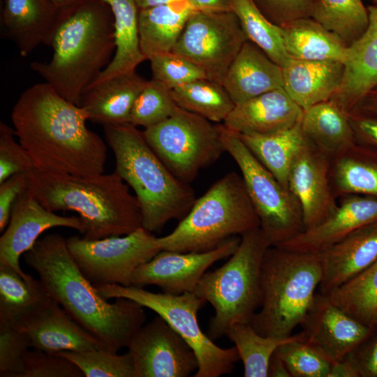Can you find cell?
Here are the masks:
<instances>
[{"mask_svg": "<svg viewBox=\"0 0 377 377\" xmlns=\"http://www.w3.org/2000/svg\"><path fill=\"white\" fill-rule=\"evenodd\" d=\"M94 286L98 293L106 300H132L163 318L195 352L198 369L194 377H219L229 374L240 360L235 346L221 348L202 331L197 315L205 302L193 292L171 295L152 293L133 286Z\"/></svg>", "mask_w": 377, "mask_h": 377, "instance_id": "9c48e42d", "label": "cell"}, {"mask_svg": "<svg viewBox=\"0 0 377 377\" xmlns=\"http://www.w3.org/2000/svg\"><path fill=\"white\" fill-rule=\"evenodd\" d=\"M127 348L135 377H186L198 369L193 350L158 315L133 334Z\"/></svg>", "mask_w": 377, "mask_h": 377, "instance_id": "5bb4252c", "label": "cell"}, {"mask_svg": "<svg viewBox=\"0 0 377 377\" xmlns=\"http://www.w3.org/2000/svg\"><path fill=\"white\" fill-rule=\"evenodd\" d=\"M50 299L39 279L0 263V327L16 328Z\"/></svg>", "mask_w": 377, "mask_h": 377, "instance_id": "1f68e13d", "label": "cell"}, {"mask_svg": "<svg viewBox=\"0 0 377 377\" xmlns=\"http://www.w3.org/2000/svg\"><path fill=\"white\" fill-rule=\"evenodd\" d=\"M260 227L242 175L230 172L215 182L168 235L161 250L204 252Z\"/></svg>", "mask_w": 377, "mask_h": 377, "instance_id": "52a82bcc", "label": "cell"}, {"mask_svg": "<svg viewBox=\"0 0 377 377\" xmlns=\"http://www.w3.org/2000/svg\"><path fill=\"white\" fill-rule=\"evenodd\" d=\"M30 172L13 175L0 183L1 232L4 231L8 224L11 210L16 200L29 187Z\"/></svg>", "mask_w": 377, "mask_h": 377, "instance_id": "c3c4849f", "label": "cell"}, {"mask_svg": "<svg viewBox=\"0 0 377 377\" xmlns=\"http://www.w3.org/2000/svg\"><path fill=\"white\" fill-rule=\"evenodd\" d=\"M103 127L115 158L114 171L133 190L139 202L142 226L153 232L170 220L182 219L196 200L189 184L170 171L136 126Z\"/></svg>", "mask_w": 377, "mask_h": 377, "instance_id": "5b68a950", "label": "cell"}, {"mask_svg": "<svg viewBox=\"0 0 377 377\" xmlns=\"http://www.w3.org/2000/svg\"><path fill=\"white\" fill-rule=\"evenodd\" d=\"M226 336L234 343L244 365L245 377H267L269 360L282 344L294 339L297 334L286 339L264 337L259 334L250 323H236L226 332Z\"/></svg>", "mask_w": 377, "mask_h": 377, "instance_id": "74e56055", "label": "cell"}, {"mask_svg": "<svg viewBox=\"0 0 377 377\" xmlns=\"http://www.w3.org/2000/svg\"><path fill=\"white\" fill-rule=\"evenodd\" d=\"M330 181L334 195L377 197V149L355 143L330 159Z\"/></svg>", "mask_w": 377, "mask_h": 377, "instance_id": "f546056e", "label": "cell"}, {"mask_svg": "<svg viewBox=\"0 0 377 377\" xmlns=\"http://www.w3.org/2000/svg\"><path fill=\"white\" fill-rule=\"evenodd\" d=\"M222 85L236 105L283 87V69L247 40L230 64Z\"/></svg>", "mask_w": 377, "mask_h": 377, "instance_id": "484cf974", "label": "cell"}, {"mask_svg": "<svg viewBox=\"0 0 377 377\" xmlns=\"http://www.w3.org/2000/svg\"><path fill=\"white\" fill-rule=\"evenodd\" d=\"M60 6L51 0H3L1 20L8 38L27 57L41 44L51 46Z\"/></svg>", "mask_w": 377, "mask_h": 377, "instance_id": "603a6c76", "label": "cell"}, {"mask_svg": "<svg viewBox=\"0 0 377 377\" xmlns=\"http://www.w3.org/2000/svg\"><path fill=\"white\" fill-rule=\"evenodd\" d=\"M371 4H377V0H369Z\"/></svg>", "mask_w": 377, "mask_h": 377, "instance_id": "91938a15", "label": "cell"}, {"mask_svg": "<svg viewBox=\"0 0 377 377\" xmlns=\"http://www.w3.org/2000/svg\"><path fill=\"white\" fill-rule=\"evenodd\" d=\"M28 190L51 212H77L88 239L125 235L142 227L138 199L115 171L77 176L34 170Z\"/></svg>", "mask_w": 377, "mask_h": 377, "instance_id": "277c9868", "label": "cell"}, {"mask_svg": "<svg viewBox=\"0 0 377 377\" xmlns=\"http://www.w3.org/2000/svg\"><path fill=\"white\" fill-rule=\"evenodd\" d=\"M54 3L58 6H65L73 1L74 0H51Z\"/></svg>", "mask_w": 377, "mask_h": 377, "instance_id": "6f0895ef", "label": "cell"}, {"mask_svg": "<svg viewBox=\"0 0 377 377\" xmlns=\"http://www.w3.org/2000/svg\"><path fill=\"white\" fill-rule=\"evenodd\" d=\"M300 125L309 141L330 159L356 143L349 113L332 99L304 110Z\"/></svg>", "mask_w": 377, "mask_h": 377, "instance_id": "f1b7e54d", "label": "cell"}, {"mask_svg": "<svg viewBox=\"0 0 377 377\" xmlns=\"http://www.w3.org/2000/svg\"><path fill=\"white\" fill-rule=\"evenodd\" d=\"M240 240V236H235L216 249L204 252L161 250L135 269L131 286H156L163 293L171 295L194 292L206 270L218 260L230 257Z\"/></svg>", "mask_w": 377, "mask_h": 377, "instance_id": "9a60e30c", "label": "cell"}, {"mask_svg": "<svg viewBox=\"0 0 377 377\" xmlns=\"http://www.w3.org/2000/svg\"><path fill=\"white\" fill-rule=\"evenodd\" d=\"M237 135L277 181L290 191L288 178L291 164L309 142L300 121L289 128L272 133Z\"/></svg>", "mask_w": 377, "mask_h": 377, "instance_id": "d6a6232c", "label": "cell"}, {"mask_svg": "<svg viewBox=\"0 0 377 377\" xmlns=\"http://www.w3.org/2000/svg\"><path fill=\"white\" fill-rule=\"evenodd\" d=\"M310 17L348 47L365 32L369 12L362 0H313Z\"/></svg>", "mask_w": 377, "mask_h": 377, "instance_id": "e575fe53", "label": "cell"}, {"mask_svg": "<svg viewBox=\"0 0 377 377\" xmlns=\"http://www.w3.org/2000/svg\"><path fill=\"white\" fill-rule=\"evenodd\" d=\"M23 259L38 274L49 297L108 350L117 353L127 347L145 324L142 305L126 298L110 302L98 293L79 269L61 235L39 238Z\"/></svg>", "mask_w": 377, "mask_h": 377, "instance_id": "7a4b0ae2", "label": "cell"}, {"mask_svg": "<svg viewBox=\"0 0 377 377\" xmlns=\"http://www.w3.org/2000/svg\"><path fill=\"white\" fill-rule=\"evenodd\" d=\"M16 328L28 335L31 348L47 353L107 350L52 299Z\"/></svg>", "mask_w": 377, "mask_h": 377, "instance_id": "ffe728a7", "label": "cell"}, {"mask_svg": "<svg viewBox=\"0 0 377 377\" xmlns=\"http://www.w3.org/2000/svg\"><path fill=\"white\" fill-rule=\"evenodd\" d=\"M151 233L140 227L121 236L100 239L73 236L66 240L74 261L94 285L129 286L135 269L161 251Z\"/></svg>", "mask_w": 377, "mask_h": 377, "instance_id": "7c38bea8", "label": "cell"}, {"mask_svg": "<svg viewBox=\"0 0 377 377\" xmlns=\"http://www.w3.org/2000/svg\"><path fill=\"white\" fill-rule=\"evenodd\" d=\"M313 1L253 0L266 18L279 27L294 20L310 17Z\"/></svg>", "mask_w": 377, "mask_h": 377, "instance_id": "7dc6e473", "label": "cell"}, {"mask_svg": "<svg viewBox=\"0 0 377 377\" xmlns=\"http://www.w3.org/2000/svg\"><path fill=\"white\" fill-rule=\"evenodd\" d=\"M322 275L320 253L269 247L261 267V304L251 325L264 337L292 336L313 304Z\"/></svg>", "mask_w": 377, "mask_h": 377, "instance_id": "8992f818", "label": "cell"}, {"mask_svg": "<svg viewBox=\"0 0 377 377\" xmlns=\"http://www.w3.org/2000/svg\"><path fill=\"white\" fill-rule=\"evenodd\" d=\"M142 134L170 171L186 184L226 152L220 124L178 106L170 117L145 128Z\"/></svg>", "mask_w": 377, "mask_h": 377, "instance_id": "8fae6325", "label": "cell"}, {"mask_svg": "<svg viewBox=\"0 0 377 377\" xmlns=\"http://www.w3.org/2000/svg\"><path fill=\"white\" fill-rule=\"evenodd\" d=\"M318 292L327 295L377 260V221L358 228L320 253Z\"/></svg>", "mask_w": 377, "mask_h": 377, "instance_id": "7402d4cb", "label": "cell"}, {"mask_svg": "<svg viewBox=\"0 0 377 377\" xmlns=\"http://www.w3.org/2000/svg\"><path fill=\"white\" fill-rule=\"evenodd\" d=\"M195 10H232L234 0H188Z\"/></svg>", "mask_w": 377, "mask_h": 377, "instance_id": "f5cc1de1", "label": "cell"}, {"mask_svg": "<svg viewBox=\"0 0 377 377\" xmlns=\"http://www.w3.org/2000/svg\"><path fill=\"white\" fill-rule=\"evenodd\" d=\"M281 28L290 57L346 62L348 46L311 17L292 20Z\"/></svg>", "mask_w": 377, "mask_h": 377, "instance_id": "4dcf8cb0", "label": "cell"}, {"mask_svg": "<svg viewBox=\"0 0 377 377\" xmlns=\"http://www.w3.org/2000/svg\"><path fill=\"white\" fill-rule=\"evenodd\" d=\"M54 227L72 228L84 234L85 226L79 216H64L43 207L28 190L16 200L8 226L0 237V263L13 267L23 276L21 256L29 250L45 230Z\"/></svg>", "mask_w": 377, "mask_h": 377, "instance_id": "2e32d148", "label": "cell"}, {"mask_svg": "<svg viewBox=\"0 0 377 377\" xmlns=\"http://www.w3.org/2000/svg\"><path fill=\"white\" fill-rule=\"evenodd\" d=\"M330 157L310 142L291 164L288 188L300 204L305 230L325 221L337 208L330 181Z\"/></svg>", "mask_w": 377, "mask_h": 377, "instance_id": "e0dca14e", "label": "cell"}, {"mask_svg": "<svg viewBox=\"0 0 377 377\" xmlns=\"http://www.w3.org/2000/svg\"><path fill=\"white\" fill-rule=\"evenodd\" d=\"M268 376L291 377L285 363L275 351L269 363Z\"/></svg>", "mask_w": 377, "mask_h": 377, "instance_id": "11a10c76", "label": "cell"}, {"mask_svg": "<svg viewBox=\"0 0 377 377\" xmlns=\"http://www.w3.org/2000/svg\"><path fill=\"white\" fill-rule=\"evenodd\" d=\"M329 377H360V374L350 354L332 364Z\"/></svg>", "mask_w": 377, "mask_h": 377, "instance_id": "816d5d0a", "label": "cell"}, {"mask_svg": "<svg viewBox=\"0 0 377 377\" xmlns=\"http://www.w3.org/2000/svg\"><path fill=\"white\" fill-rule=\"evenodd\" d=\"M301 325L304 341L332 364L352 352L373 330L345 313L319 292L316 293Z\"/></svg>", "mask_w": 377, "mask_h": 377, "instance_id": "ac0fdd59", "label": "cell"}, {"mask_svg": "<svg viewBox=\"0 0 377 377\" xmlns=\"http://www.w3.org/2000/svg\"><path fill=\"white\" fill-rule=\"evenodd\" d=\"M139 9L168 4L186 0H135Z\"/></svg>", "mask_w": 377, "mask_h": 377, "instance_id": "9f6ffc18", "label": "cell"}, {"mask_svg": "<svg viewBox=\"0 0 377 377\" xmlns=\"http://www.w3.org/2000/svg\"><path fill=\"white\" fill-rule=\"evenodd\" d=\"M248 40L232 10H195L172 52L202 69L222 84L226 73Z\"/></svg>", "mask_w": 377, "mask_h": 377, "instance_id": "4fadbf2b", "label": "cell"}, {"mask_svg": "<svg viewBox=\"0 0 377 377\" xmlns=\"http://www.w3.org/2000/svg\"><path fill=\"white\" fill-rule=\"evenodd\" d=\"M31 348L25 332L15 327H0V376L22 377L24 355Z\"/></svg>", "mask_w": 377, "mask_h": 377, "instance_id": "f6af8a7d", "label": "cell"}, {"mask_svg": "<svg viewBox=\"0 0 377 377\" xmlns=\"http://www.w3.org/2000/svg\"><path fill=\"white\" fill-rule=\"evenodd\" d=\"M102 1L109 5L114 17L116 51L110 64L94 82L135 71L137 66L146 60L140 47L138 33L140 9L135 1Z\"/></svg>", "mask_w": 377, "mask_h": 377, "instance_id": "836d02e7", "label": "cell"}, {"mask_svg": "<svg viewBox=\"0 0 377 377\" xmlns=\"http://www.w3.org/2000/svg\"><path fill=\"white\" fill-rule=\"evenodd\" d=\"M270 246L260 227L251 230L225 264L201 278L193 293L214 309L207 330L212 340L234 324L250 323L260 307L261 267Z\"/></svg>", "mask_w": 377, "mask_h": 377, "instance_id": "ba28073f", "label": "cell"}, {"mask_svg": "<svg viewBox=\"0 0 377 377\" xmlns=\"http://www.w3.org/2000/svg\"><path fill=\"white\" fill-rule=\"evenodd\" d=\"M342 197L336 210L325 221L276 246L293 251L318 253L354 230L377 221V197Z\"/></svg>", "mask_w": 377, "mask_h": 377, "instance_id": "d6986e66", "label": "cell"}, {"mask_svg": "<svg viewBox=\"0 0 377 377\" xmlns=\"http://www.w3.org/2000/svg\"><path fill=\"white\" fill-rule=\"evenodd\" d=\"M221 140L238 165L260 228L271 246H276L305 230L299 202L249 149L239 136L220 124Z\"/></svg>", "mask_w": 377, "mask_h": 377, "instance_id": "30bf717a", "label": "cell"}, {"mask_svg": "<svg viewBox=\"0 0 377 377\" xmlns=\"http://www.w3.org/2000/svg\"><path fill=\"white\" fill-rule=\"evenodd\" d=\"M11 120L34 170L77 176L104 172L107 147L87 128V112L47 83L34 84L21 94Z\"/></svg>", "mask_w": 377, "mask_h": 377, "instance_id": "6da1fadb", "label": "cell"}, {"mask_svg": "<svg viewBox=\"0 0 377 377\" xmlns=\"http://www.w3.org/2000/svg\"><path fill=\"white\" fill-rule=\"evenodd\" d=\"M303 110L282 87L236 104L223 124L238 135L269 134L299 123Z\"/></svg>", "mask_w": 377, "mask_h": 377, "instance_id": "44dd1931", "label": "cell"}, {"mask_svg": "<svg viewBox=\"0 0 377 377\" xmlns=\"http://www.w3.org/2000/svg\"><path fill=\"white\" fill-rule=\"evenodd\" d=\"M153 79L172 89L198 80L209 79L200 67L172 52L155 55L149 59Z\"/></svg>", "mask_w": 377, "mask_h": 377, "instance_id": "7bdbcfd3", "label": "cell"}, {"mask_svg": "<svg viewBox=\"0 0 377 377\" xmlns=\"http://www.w3.org/2000/svg\"><path fill=\"white\" fill-rule=\"evenodd\" d=\"M350 354L360 377H377V327Z\"/></svg>", "mask_w": 377, "mask_h": 377, "instance_id": "681fc988", "label": "cell"}, {"mask_svg": "<svg viewBox=\"0 0 377 377\" xmlns=\"http://www.w3.org/2000/svg\"><path fill=\"white\" fill-rule=\"evenodd\" d=\"M146 82L133 71L94 82L83 92L80 106L89 121L103 126L129 124L133 105Z\"/></svg>", "mask_w": 377, "mask_h": 377, "instance_id": "cb8c5ba5", "label": "cell"}, {"mask_svg": "<svg viewBox=\"0 0 377 377\" xmlns=\"http://www.w3.org/2000/svg\"><path fill=\"white\" fill-rule=\"evenodd\" d=\"M57 353L75 363L85 377H135L133 357L128 351L123 355L102 349Z\"/></svg>", "mask_w": 377, "mask_h": 377, "instance_id": "60d3db41", "label": "cell"}, {"mask_svg": "<svg viewBox=\"0 0 377 377\" xmlns=\"http://www.w3.org/2000/svg\"><path fill=\"white\" fill-rule=\"evenodd\" d=\"M349 118L356 142L377 149V117L353 110Z\"/></svg>", "mask_w": 377, "mask_h": 377, "instance_id": "f907efd6", "label": "cell"}, {"mask_svg": "<svg viewBox=\"0 0 377 377\" xmlns=\"http://www.w3.org/2000/svg\"><path fill=\"white\" fill-rule=\"evenodd\" d=\"M195 10L188 0L139 10L140 47L146 60L172 52Z\"/></svg>", "mask_w": 377, "mask_h": 377, "instance_id": "83f0119b", "label": "cell"}, {"mask_svg": "<svg viewBox=\"0 0 377 377\" xmlns=\"http://www.w3.org/2000/svg\"><path fill=\"white\" fill-rule=\"evenodd\" d=\"M353 110L377 117V86L370 90Z\"/></svg>", "mask_w": 377, "mask_h": 377, "instance_id": "db71d44e", "label": "cell"}, {"mask_svg": "<svg viewBox=\"0 0 377 377\" xmlns=\"http://www.w3.org/2000/svg\"><path fill=\"white\" fill-rule=\"evenodd\" d=\"M232 10L237 16L248 40L283 68L290 57L284 45L281 27L268 20L253 0H234Z\"/></svg>", "mask_w": 377, "mask_h": 377, "instance_id": "f35d334b", "label": "cell"}, {"mask_svg": "<svg viewBox=\"0 0 377 377\" xmlns=\"http://www.w3.org/2000/svg\"><path fill=\"white\" fill-rule=\"evenodd\" d=\"M47 62L30 67L62 98L80 105L84 90L112 61L116 51L114 17L102 0H74L60 6Z\"/></svg>", "mask_w": 377, "mask_h": 377, "instance_id": "3957f363", "label": "cell"}, {"mask_svg": "<svg viewBox=\"0 0 377 377\" xmlns=\"http://www.w3.org/2000/svg\"><path fill=\"white\" fill-rule=\"evenodd\" d=\"M326 296L352 318L372 327L377 309V260Z\"/></svg>", "mask_w": 377, "mask_h": 377, "instance_id": "8d00e7d4", "label": "cell"}, {"mask_svg": "<svg viewBox=\"0 0 377 377\" xmlns=\"http://www.w3.org/2000/svg\"><path fill=\"white\" fill-rule=\"evenodd\" d=\"M177 105L212 122H223L235 104L224 87L212 80H198L171 89Z\"/></svg>", "mask_w": 377, "mask_h": 377, "instance_id": "d590c367", "label": "cell"}, {"mask_svg": "<svg viewBox=\"0 0 377 377\" xmlns=\"http://www.w3.org/2000/svg\"><path fill=\"white\" fill-rule=\"evenodd\" d=\"M171 89L161 82L151 79L146 82L133 105L130 121L133 126L145 128L156 125L169 117L176 110Z\"/></svg>", "mask_w": 377, "mask_h": 377, "instance_id": "ab89813d", "label": "cell"}, {"mask_svg": "<svg viewBox=\"0 0 377 377\" xmlns=\"http://www.w3.org/2000/svg\"><path fill=\"white\" fill-rule=\"evenodd\" d=\"M367 9L368 27L348 47L343 81L332 98L348 113L377 86V4H371Z\"/></svg>", "mask_w": 377, "mask_h": 377, "instance_id": "d4e9b609", "label": "cell"}, {"mask_svg": "<svg viewBox=\"0 0 377 377\" xmlns=\"http://www.w3.org/2000/svg\"><path fill=\"white\" fill-rule=\"evenodd\" d=\"M14 128L0 123V183L13 175L34 170L32 161L22 145L15 138Z\"/></svg>", "mask_w": 377, "mask_h": 377, "instance_id": "bcb514c9", "label": "cell"}, {"mask_svg": "<svg viewBox=\"0 0 377 377\" xmlns=\"http://www.w3.org/2000/svg\"><path fill=\"white\" fill-rule=\"evenodd\" d=\"M283 89L303 110L332 98L343 81L345 65L337 61L289 59L282 68Z\"/></svg>", "mask_w": 377, "mask_h": 377, "instance_id": "4316f807", "label": "cell"}, {"mask_svg": "<svg viewBox=\"0 0 377 377\" xmlns=\"http://www.w3.org/2000/svg\"><path fill=\"white\" fill-rule=\"evenodd\" d=\"M72 361L57 353L41 350H28L24 358L22 377H84Z\"/></svg>", "mask_w": 377, "mask_h": 377, "instance_id": "ee69618b", "label": "cell"}, {"mask_svg": "<svg viewBox=\"0 0 377 377\" xmlns=\"http://www.w3.org/2000/svg\"><path fill=\"white\" fill-rule=\"evenodd\" d=\"M304 340L302 332L276 350L291 377H329L332 363Z\"/></svg>", "mask_w": 377, "mask_h": 377, "instance_id": "b9f144b4", "label": "cell"}, {"mask_svg": "<svg viewBox=\"0 0 377 377\" xmlns=\"http://www.w3.org/2000/svg\"><path fill=\"white\" fill-rule=\"evenodd\" d=\"M372 327H377V309H376V313L373 320Z\"/></svg>", "mask_w": 377, "mask_h": 377, "instance_id": "680465c9", "label": "cell"}]
</instances>
